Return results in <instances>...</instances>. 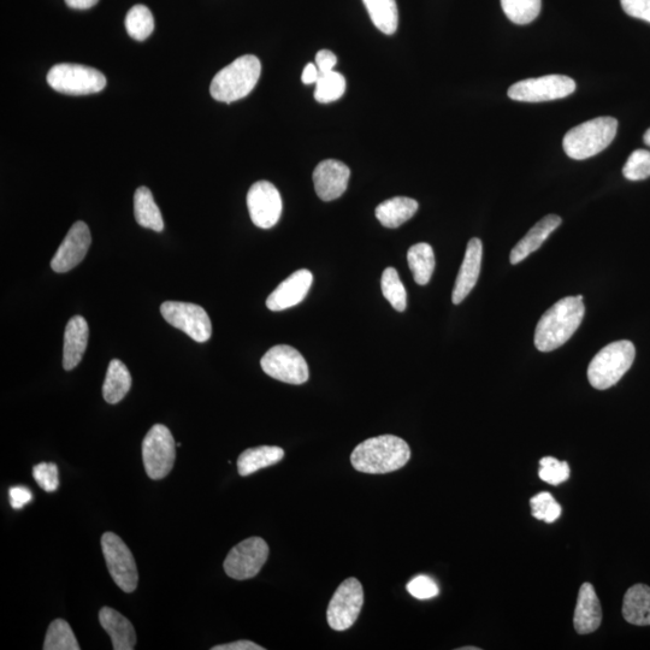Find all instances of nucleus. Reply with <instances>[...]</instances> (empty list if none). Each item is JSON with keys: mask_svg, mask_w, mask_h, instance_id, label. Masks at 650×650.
<instances>
[{"mask_svg": "<svg viewBox=\"0 0 650 650\" xmlns=\"http://www.w3.org/2000/svg\"><path fill=\"white\" fill-rule=\"evenodd\" d=\"M584 315L582 295L559 300L537 323L535 332L537 350L552 352L566 344L582 324Z\"/></svg>", "mask_w": 650, "mask_h": 650, "instance_id": "f257e3e1", "label": "nucleus"}, {"mask_svg": "<svg viewBox=\"0 0 650 650\" xmlns=\"http://www.w3.org/2000/svg\"><path fill=\"white\" fill-rule=\"evenodd\" d=\"M410 459V446L394 435L372 437L359 443L351 454L353 468L371 475L389 474L400 470Z\"/></svg>", "mask_w": 650, "mask_h": 650, "instance_id": "f03ea898", "label": "nucleus"}, {"mask_svg": "<svg viewBox=\"0 0 650 650\" xmlns=\"http://www.w3.org/2000/svg\"><path fill=\"white\" fill-rule=\"evenodd\" d=\"M262 64L253 55L235 59L218 72L211 82L210 93L217 102L233 103L245 98L257 86Z\"/></svg>", "mask_w": 650, "mask_h": 650, "instance_id": "7ed1b4c3", "label": "nucleus"}, {"mask_svg": "<svg viewBox=\"0 0 650 650\" xmlns=\"http://www.w3.org/2000/svg\"><path fill=\"white\" fill-rule=\"evenodd\" d=\"M617 129L618 121L613 117H598L579 124L566 133L564 151L576 161L592 158L612 144Z\"/></svg>", "mask_w": 650, "mask_h": 650, "instance_id": "20e7f679", "label": "nucleus"}, {"mask_svg": "<svg viewBox=\"0 0 650 650\" xmlns=\"http://www.w3.org/2000/svg\"><path fill=\"white\" fill-rule=\"evenodd\" d=\"M636 350L628 340L612 342L596 354L588 368V380L595 389L616 386L634 364Z\"/></svg>", "mask_w": 650, "mask_h": 650, "instance_id": "39448f33", "label": "nucleus"}, {"mask_svg": "<svg viewBox=\"0 0 650 650\" xmlns=\"http://www.w3.org/2000/svg\"><path fill=\"white\" fill-rule=\"evenodd\" d=\"M47 84L59 93L87 96L102 92L106 78L99 70L86 65L62 63L51 68L47 74Z\"/></svg>", "mask_w": 650, "mask_h": 650, "instance_id": "423d86ee", "label": "nucleus"}, {"mask_svg": "<svg viewBox=\"0 0 650 650\" xmlns=\"http://www.w3.org/2000/svg\"><path fill=\"white\" fill-rule=\"evenodd\" d=\"M176 446L173 434L165 425H153L143 442V460L147 476L158 481L170 474L175 464Z\"/></svg>", "mask_w": 650, "mask_h": 650, "instance_id": "0eeeda50", "label": "nucleus"}, {"mask_svg": "<svg viewBox=\"0 0 650 650\" xmlns=\"http://www.w3.org/2000/svg\"><path fill=\"white\" fill-rule=\"evenodd\" d=\"M575 91L576 82L569 76L547 75L516 82L508 90V97L516 102L542 103L569 97Z\"/></svg>", "mask_w": 650, "mask_h": 650, "instance_id": "6e6552de", "label": "nucleus"}, {"mask_svg": "<svg viewBox=\"0 0 650 650\" xmlns=\"http://www.w3.org/2000/svg\"><path fill=\"white\" fill-rule=\"evenodd\" d=\"M364 605L363 585L357 578H347L336 589L328 606L327 619L330 628L345 631L357 622Z\"/></svg>", "mask_w": 650, "mask_h": 650, "instance_id": "1a4fd4ad", "label": "nucleus"}, {"mask_svg": "<svg viewBox=\"0 0 650 650\" xmlns=\"http://www.w3.org/2000/svg\"><path fill=\"white\" fill-rule=\"evenodd\" d=\"M102 548L112 579L124 593H133L138 587L137 563L126 543L114 533H105Z\"/></svg>", "mask_w": 650, "mask_h": 650, "instance_id": "9d476101", "label": "nucleus"}, {"mask_svg": "<svg viewBox=\"0 0 650 650\" xmlns=\"http://www.w3.org/2000/svg\"><path fill=\"white\" fill-rule=\"evenodd\" d=\"M268 557V543L260 537H250L229 552L224 560V571L230 578L245 581L258 575Z\"/></svg>", "mask_w": 650, "mask_h": 650, "instance_id": "9b49d317", "label": "nucleus"}, {"mask_svg": "<svg viewBox=\"0 0 650 650\" xmlns=\"http://www.w3.org/2000/svg\"><path fill=\"white\" fill-rule=\"evenodd\" d=\"M262 369L270 377L288 384H303L309 380V366L300 352L288 345H279L264 354Z\"/></svg>", "mask_w": 650, "mask_h": 650, "instance_id": "f8f14e48", "label": "nucleus"}, {"mask_svg": "<svg viewBox=\"0 0 650 650\" xmlns=\"http://www.w3.org/2000/svg\"><path fill=\"white\" fill-rule=\"evenodd\" d=\"M161 312L165 321L174 328L182 330L199 344L210 340L212 325L208 312L202 306L181 303V301H167L162 304Z\"/></svg>", "mask_w": 650, "mask_h": 650, "instance_id": "ddd939ff", "label": "nucleus"}, {"mask_svg": "<svg viewBox=\"0 0 650 650\" xmlns=\"http://www.w3.org/2000/svg\"><path fill=\"white\" fill-rule=\"evenodd\" d=\"M248 212L254 226L270 229L282 215V198L277 188L268 181L254 183L247 194Z\"/></svg>", "mask_w": 650, "mask_h": 650, "instance_id": "4468645a", "label": "nucleus"}, {"mask_svg": "<svg viewBox=\"0 0 650 650\" xmlns=\"http://www.w3.org/2000/svg\"><path fill=\"white\" fill-rule=\"evenodd\" d=\"M91 244L90 228L85 222H76L53 256L51 268L58 274L68 273L85 259Z\"/></svg>", "mask_w": 650, "mask_h": 650, "instance_id": "2eb2a0df", "label": "nucleus"}, {"mask_svg": "<svg viewBox=\"0 0 650 650\" xmlns=\"http://www.w3.org/2000/svg\"><path fill=\"white\" fill-rule=\"evenodd\" d=\"M351 170L346 164L327 159L317 165L313 171V185L323 202H332L346 192Z\"/></svg>", "mask_w": 650, "mask_h": 650, "instance_id": "dca6fc26", "label": "nucleus"}, {"mask_svg": "<svg viewBox=\"0 0 650 650\" xmlns=\"http://www.w3.org/2000/svg\"><path fill=\"white\" fill-rule=\"evenodd\" d=\"M313 282L311 271L301 269L283 281L267 300L268 309L271 311H283L297 306L306 298Z\"/></svg>", "mask_w": 650, "mask_h": 650, "instance_id": "f3484780", "label": "nucleus"}, {"mask_svg": "<svg viewBox=\"0 0 650 650\" xmlns=\"http://www.w3.org/2000/svg\"><path fill=\"white\" fill-rule=\"evenodd\" d=\"M482 254V241L477 238L471 239L466 247L462 268H460L457 281H455L452 294L453 304L462 303L475 288L481 273Z\"/></svg>", "mask_w": 650, "mask_h": 650, "instance_id": "a211bd4d", "label": "nucleus"}, {"mask_svg": "<svg viewBox=\"0 0 650 650\" xmlns=\"http://www.w3.org/2000/svg\"><path fill=\"white\" fill-rule=\"evenodd\" d=\"M602 610L592 584L584 583L579 589L573 625L579 635H588L600 628Z\"/></svg>", "mask_w": 650, "mask_h": 650, "instance_id": "6ab92c4d", "label": "nucleus"}, {"mask_svg": "<svg viewBox=\"0 0 650 650\" xmlns=\"http://www.w3.org/2000/svg\"><path fill=\"white\" fill-rule=\"evenodd\" d=\"M90 329L86 319L82 316H74L65 328L63 348V368L67 371L78 366L84 357Z\"/></svg>", "mask_w": 650, "mask_h": 650, "instance_id": "aec40b11", "label": "nucleus"}, {"mask_svg": "<svg viewBox=\"0 0 650 650\" xmlns=\"http://www.w3.org/2000/svg\"><path fill=\"white\" fill-rule=\"evenodd\" d=\"M561 224V218L557 215H548L543 217L531 228L527 235L514 246L511 252V263L518 264L528 258L531 253L539 250L549 236L558 229Z\"/></svg>", "mask_w": 650, "mask_h": 650, "instance_id": "412c9836", "label": "nucleus"}, {"mask_svg": "<svg viewBox=\"0 0 650 650\" xmlns=\"http://www.w3.org/2000/svg\"><path fill=\"white\" fill-rule=\"evenodd\" d=\"M99 622L111 637L115 650H133L137 643L134 626L120 612L103 607L99 612Z\"/></svg>", "mask_w": 650, "mask_h": 650, "instance_id": "4be33fe9", "label": "nucleus"}, {"mask_svg": "<svg viewBox=\"0 0 650 650\" xmlns=\"http://www.w3.org/2000/svg\"><path fill=\"white\" fill-rule=\"evenodd\" d=\"M623 617L636 626L650 625V588L636 584L626 592L623 601Z\"/></svg>", "mask_w": 650, "mask_h": 650, "instance_id": "5701e85b", "label": "nucleus"}, {"mask_svg": "<svg viewBox=\"0 0 650 650\" xmlns=\"http://www.w3.org/2000/svg\"><path fill=\"white\" fill-rule=\"evenodd\" d=\"M419 205L415 199L395 197L377 206L376 217L382 226L398 228L416 215Z\"/></svg>", "mask_w": 650, "mask_h": 650, "instance_id": "b1692460", "label": "nucleus"}, {"mask_svg": "<svg viewBox=\"0 0 650 650\" xmlns=\"http://www.w3.org/2000/svg\"><path fill=\"white\" fill-rule=\"evenodd\" d=\"M285 458V451L276 446H262L246 449L238 459L240 476H250L259 470L269 468Z\"/></svg>", "mask_w": 650, "mask_h": 650, "instance_id": "393cba45", "label": "nucleus"}, {"mask_svg": "<svg viewBox=\"0 0 650 650\" xmlns=\"http://www.w3.org/2000/svg\"><path fill=\"white\" fill-rule=\"evenodd\" d=\"M132 388V376L121 360H111L103 386V395L106 403L115 405L120 403Z\"/></svg>", "mask_w": 650, "mask_h": 650, "instance_id": "a878e982", "label": "nucleus"}, {"mask_svg": "<svg viewBox=\"0 0 650 650\" xmlns=\"http://www.w3.org/2000/svg\"><path fill=\"white\" fill-rule=\"evenodd\" d=\"M135 220L141 227L161 233L164 229L163 217L152 192L147 187H139L134 194Z\"/></svg>", "mask_w": 650, "mask_h": 650, "instance_id": "bb28decb", "label": "nucleus"}, {"mask_svg": "<svg viewBox=\"0 0 650 650\" xmlns=\"http://www.w3.org/2000/svg\"><path fill=\"white\" fill-rule=\"evenodd\" d=\"M363 2L378 31L387 35L397 32L399 25L397 0H363Z\"/></svg>", "mask_w": 650, "mask_h": 650, "instance_id": "cd10ccee", "label": "nucleus"}, {"mask_svg": "<svg viewBox=\"0 0 650 650\" xmlns=\"http://www.w3.org/2000/svg\"><path fill=\"white\" fill-rule=\"evenodd\" d=\"M407 262H409L413 277L419 286L428 285L431 276L435 270V254L433 247L425 242L412 246L407 252Z\"/></svg>", "mask_w": 650, "mask_h": 650, "instance_id": "c85d7f7f", "label": "nucleus"}, {"mask_svg": "<svg viewBox=\"0 0 650 650\" xmlns=\"http://www.w3.org/2000/svg\"><path fill=\"white\" fill-rule=\"evenodd\" d=\"M126 28L130 38L145 41L155 29V19L145 5H135L126 17Z\"/></svg>", "mask_w": 650, "mask_h": 650, "instance_id": "c756f323", "label": "nucleus"}, {"mask_svg": "<svg viewBox=\"0 0 650 650\" xmlns=\"http://www.w3.org/2000/svg\"><path fill=\"white\" fill-rule=\"evenodd\" d=\"M507 19L516 25H529L541 13V0H501Z\"/></svg>", "mask_w": 650, "mask_h": 650, "instance_id": "7c9ffc66", "label": "nucleus"}, {"mask_svg": "<svg viewBox=\"0 0 650 650\" xmlns=\"http://www.w3.org/2000/svg\"><path fill=\"white\" fill-rule=\"evenodd\" d=\"M44 649L80 650V646L70 625L63 619H56L47 630Z\"/></svg>", "mask_w": 650, "mask_h": 650, "instance_id": "2f4dec72", "label": "nucleus"}, {"mask_svg": "<svg viewBox=\"0 0 650 650\" xmlns=\"http://www.w3.org/2000/svg\"><path fill=\"white\" fill-rule=\"evenodd\" d=\"M346 91L344 75L338 72L321 74L316 82L315 98L318 103L327 104L339 100Z\"/></svg>", "mask_w": 650, "mask_h": 650, "instance_id": "473e14b6", "label": "nucleus"}, {"mask_svg": "<svg viewBox=\"0 0 650 650\" xmlns=\"http://www.w3.org/2000/svg\"><path fill=\"white\" fill-rule=\"evenodd\" d=\"M382 293L384 298L389 301V304L399 312H404L407 306V293L406 289L401 282L398 271L394 268H387L383 271L382 280Z\"/></svg>", "mask_w": 650, "mask_h": 650, "instance_id": "72a5a7b5", "label": "nucleus"}, {"mask_svg": "<svg viewBox=\"0 0 650 650\" xmlns=\"http://www.w3.org/2000/svg\"><path fill=\"white\" fill-rule=\"evenodd\" d=\"M531 513L536 519L554 523L561 516V506L551 493L542 492L530 500Z\"/></svg>", "mask_w": 650, "mask_h": 650, "instance_id": "f704fd0d", "label": "nucleus"}, {"mask_svg": "<svg viewBox=\"0 0 650 650\" xmlns=\"http://www.w3.org/2000/svg\"><path fill=\"white\" fill-rule=\"evenodd\" d=\"M623 175L630 181L648 179L650 177V152L647 150L632 152L628 162L624 165Z\"/></svg>", "mask_w": 650, "mask_h": 650, "instance_id": "c9c22d12", "label": "nucleus"}, {"mask_svg": "<svg viewBox=\"0 0 650 650\" xmlns=\"http://www.w3.org/2000/svg\"><path fill=\"white\" fill-rule=\"evenodd\" d=\"M539 476L543 482L558 486L570 478V466L567 462H559L553 457L542 458Z\"/></svg>", "mask_w": 650, "mask_h": 650, "instance_id": "e433bc0d", "label": "nucleus"}, {"mask_svg": "<svg viewBox=\"0 0 650 650\" xmlns=\"http://www.w3.org/2000/svg\"><path fill=\"white\" fill-rule=\"evenodd\" d=\"M33 477L41 489L47 493L56 492L59 487L58 468L53 463H40L34 466Z\"/></svg>", "mask_w": 650, "mask_h": 650, "instance_id": "4c0bfd02", "label": "nucleus"}, {"mask_svg": "<svg viewBox=\"0 0 650 650\" xmlns=\"http://www.w3.org/2000/svg\"><path fill=\"white\" fill-rule=\"evenodd\" d=\"M407 592L418 600H429L440 594V588L433 578L418 576L407 584Z\"/></svg>", "mask_w": 650, "mask_h": 650, "instance_id": "58836bf2", "label": "nucleus"}, {"mask_svg": "<svg viewBox=\"0 0 650 650\" xmlns=\"http://www.w3.org/2000/svg\"><path fill=\"white\" fill-rule=\"evenodd\" d=\"M626 14L650 23V0H620Z\"/></svg>", "mask_w": 650, "mask_h": 650, "instance_id": "ea45409f", "label": "nucleus"}, {"mask_svg": "<svg viewBox=\"0 0 650 650\" xmlns=\"http://www.w3.org/2000/svg\"><path fill=\"white\" fill-rule=\"evenodd\" d=\"M10 504L14 510H22L23 507L32 502L33 493L26 487H13L10 489Z\"/></svg>", "mask_w": 650, "mask_h": 650, "instance_id": "a19ab883", "label": "nucleus"}, {"mask_svg": "<svg viewBox=\"0 0 650 650\" xmlns=\"http://www.w3.org/2000/svg\"><path fill=\"white\" fill-rule=\"evenodd\" d=\"M336 63H338V58H336L332 51L322 50L317 53L316 65L319 73L325 74L333 72Z\"/></svg>", "mask_w": 650, "mask_h": 650, "instance_id": "79ce46f5", "label": "nucleus"}, {"mask_svg": "<svg viewBox=\"0 0 650 650\" xmlns=\"http://www.w3.org/2000/svg\"><path fill=\"white\" fill-rule=\"evenodd\" d=\"M212 650H264L259 644L251 641H236L233 643L220 644V646L212 647Z\"/></svg>", "mask_w": 650, "mask_h": 650, "instance_id": "37998d69", "label": "nucleus"}, {"mask_svg": "<svg viewBox=\"0 0 650 650\" xmlns=\"http://www.w3.org/2000/svg\"><path fill=\"white\" fill-rule=\"evenodd\" d=\"M319 76H321V73H319L317 65L313 63H309L306 65L304 69L303 76H301V80H303L305 85H312V84H316V82L319 79Z\"/></svg>", "mask_w": 650, "mask_h": 650, "instance_id": "c03bdc74", "label": "nucleus"}, {"mask_svg": "<svg viewBox=\"0 0 650 650\" xmlns=\"http://www.w3.org/2000/svg\"><path fill=\"white\" fill-rule=\"evenodd\" d=\"M99 0H65L69 8L76 10H87L94 7Z\"/></svg>", "mask_w": 650, "mask_h": 650, "instance_id": "a18cd8bd", "label": "nucleus"}, {"mask_svg": "<svg viewBox=\"0 0 650 650\" xmlns=\"http://www.w3.org/2000/svg\"><path fill=\"white\" fill-rule=\"evenodd\" d=\"M644 143L650 147V128L647 130L646 134H644Z\"/></svg>", "mask_w": 650, "mask_h": 650, "instance_id": "49530a36", "label": "nucleus"}, {"mask_svg": "<svg viewBox=\"0 0 650 650\" xmlns=\"http://www.w3.org/2000/svg\"><path fill=\"white\" fill-rule=\"evenodd\" d=\"M460 650H480V648H477V647H463V648H460Z\"/></svg>", "mask_w": 650, "mask_h": 650, "instance_id": "de8ad7c7", "label": "nucleus"}]
</instances>
